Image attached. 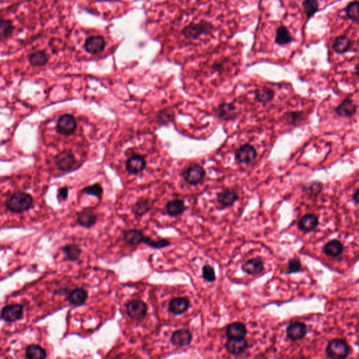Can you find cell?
I'll return each mask as SVG.
<instances>
[{"instance_id":"6da1fadb","label":"cell","mask_w":359,"mask_h":359,"mask_svg":"<svg viewBox=\"0 0 359 359\" xmlns=\"http://www.w3.org/2000/svg\"><path fill=\"white\" fill-rule=\"evenodd\" d=\"M5 205L11 213L23 214L33 207L34 199L31 194L26 192H14L7 199Z\"/></svg>"},{"instance_id":"7a4b0ae2","label":"cell","mask_w":359,"mask_h":359,"mask_svg":"<svg viewBox=\"0 0 359 359\" xmlns=\"http://www.w3.org/2000/svg\"><path fill=\"white\" fill-rule=\"evenodd\" d=\"M351 346L344 339L335 338L328 342L325 348V354L329 358L342 359L349 356Z\"/></svg>"},{"instance_id":"3957f363","label":"cell","mask_w":359,"mask_h":359,"mask_svg":"<svg viewBox=\"0 0 359 359\" xmlns=\"http://www.w3.org/2000/svg\"><path fill=\"white\" fill-rule=\"evenodd\" d=\"M257 156L258 152L256 147L251 144H245L236 151L235 159L239 164L250 165L256 161Z\"/></svg>"},{"instance_id":"277c9868","label":"cell","mask_w":359,"mask_h":359,"mask_svg":"<svg viewBox=\"0 0 359 359\" xmlns=\"http://www.w3.org/2000/svg\"><path fill=\"white\" fill-rule=\"evenodd\" d=\"M147 304L140 300L128 301L126 304V312L128 316L134 321H142L147 314Z\"/></svg>"},{"instance_id":"5b68a950","label":"cell","mask_w":359,"mask_h":359,"mask_svg":"<svg viewBox=\"0 0 359 359\" xmlns=\"http://www.w3.org/2000/svg\"><path fill=\"white\" fill-rule=\"evenodd\" d=\"M214 26L207 21H203L200 24H191L186 28L185 35L188 39L197 40L202 35L211 34L214 31Z\"/></svg>"},{"instance_id":"8992f818","label":"cell","mask_w":359,"mask_h":359,"mask_svg":"<svg viewBox=\"0 0 359 359\" xmlns=\"http://www.w3.org/2000/svg\"><path fill=\"white\" fill-rule=\"evenodd\" d=\"M24 309L21 304H9L3 308L1 311L2 319L9 323L19 321L24 318Z\"/></svg>"},{"instance_id":"52a82bcc","label":"cell","mask_w":359,"mask_h":359,"mask_svg":"<svg viewBox=\"0 0 359 359\" xmlns=\"http://www.w3.org/2000/svg\"><path fill=\"white\" fill-rule=\"evenodd\" d=\"M76 128V119L71 114H63L59 117L57 123H56V131L61 135H70L73 134Z\"/></svg>"},{"instance_id":"ba28073f","label":"cell","mask_w":359,"mask_h":359,"mask_svg":"<svg viewBox=\"0 0 359 359\" xmlns=\"http://www.w3.org/2000/svg\"><path fill=\"white\" fill-rule=\"evenodd\" d=\"M215 114L222 121H229L235 120L238 116L239 112L235 104L223 103L214 110Z\"/></svg>"},{"instance_id":"9c48e42d","label":"cell","mask_w":359,"mask_h":359,"mask_svg":"<svg viewBox=\"0 0 359 359\" xmlns=\"http://www.w3.org/2000/svg\"><path fill=\"white\" fill-rule=\"evenodd\" d=\"M54 162L61 171H70L75 166L76 159L71 151L65 150L55 156Z\"/></svg>"},{"instance_id":"30bf717a","label":"cell","mask_w":359,"mask_h":359,"mask_svg":"<svg viewBox=\"0 0 359 359\" xmlns=\"http://www.w3.org/2000/svg\"><path fill=\"white\" fill-rule=\"evenodd\" d=\"M206 176V171L203 167L198 164L187 168L183 172V177L188 184L197 186L204 181Z\"/></svg>"},{"instance_id":"8fae6325","label":"cell","mask_w":359,"mask_h":359,"mask_svg":"<svg viewBox=\"0 0 359 359\" xmlns=\"http://www.w3.org/2000/svg\"><path fill=\"white\" fill-rule=\"evenodd\" d=\"M307 325L303 322H292L286 328L287 337L292 342L303 339L307 335Z\"/></svg>"},{"instance_id":"7c38bea8","label":"cell","mask_w":359,"mask_h":359,"mask_svg":"<svg viewBox=\"0 0 359 359\" xmlns=\"http://www.w3.org/2000/svg\"><path fill=\"white\" fill-rule=\"evenodd\" d=\"M193 336L191 331L187 328H181L175 330L170 337V342L175 347H184L191 344Z\"/></svg>"},{"instance_id":"4fadbf2b","label":"cell","mask_w":359,"mask_h":359,"mask_svg":"<svg viewBox=\"0 0 359 359\" xmlns=\"http://www.w3.org/2000/svg\"><path fill=\"white\" fill-rule=\"evenodd\" d=\"M227 351L235 356H241L249 349V343L245 337L228 339L225 344Z\"/></svg>"},{"instance_id":"5bb4252c","label":"cell","mask_w":359,"mask_h":359,"mask_svg":"<svg viewBox=\"0 0 359 359\" xmlns=\"http://www.w3.org/2000/svg\"><path fill=\"white\" fill-rule=\"evenodd\" d=\"M239 200L238 193L234 189L223 190L221 193L217 195V202L219 204L220 209H225L227 208L233 207Z\"/></svg>"},{"instance_id":"9a60e30c","label":"cell","mask_w":359,"mask_h":359,"mask_svg":"<svg viewBox=\"0 0 359 359\" xmlns=\"http://www.w3.org/2000/svg\"><path fill=\"white\" fill-rule=\"evenodd\" d=\"M105 39L100 35H92L86 40L84 42V49L89 54H98L103 52L105 48Z\"/></svg>"},{"instance_id":"2e32d148","label":"cell","mask_w":359,"mask_h":359,"mask_svg":"<svg viewBox=\"0 0 359 359\" xmlns=\"http://www.w3.org/2000/svg\"><path fill=\"white\" fill-rule=\"evenodd\" d=\"M147 236L140 229H130L123 232V240L128 246H136L144 244Z\"/></svg>"},{"instance_id":"e0dca14e","label":"cell","mask_w":359,"mask_h":359,"mask_svg":"<svg viewBox=\"0 0 359 359\" xmlns=\"http://www.w3.org/2000/svg\"><path fill=\"white\" fill-rule=\"evenodd\" d=\"M77 223L83 228L89 229L96 224L98 215L89 208L82 209L77 214Z\"/></svg>"},{"instance_id":"ac0fdd59","label":"cell","mask_w":359,"mask_h":359,"mask_svg":"<svg viewBox=\"0 0 359 359\" xmlns=\"http://www.w3.org/2000/svg\"><path fill=\"white\" fill-rule=\"evenodd\" d=\"M358 105L351 98H346L335 108V112L339 117H351L356 113Z\"/></svg>"},{"instance_id":"d6986e66","label":"cell","mask_w":359,"mask_h":359,"mask_svg":"<svg viewBox=\"0 0 359 359\" xmlns=\"http://www.w3.org/2000/svg\"><path fill=\"white\" fill-rule=\"evenodd\" d=\"M190 307V300L187 297H174L168 303V311L173 315H182Z\"/></svg>"},{"instance_id":"ffe728a7","label":"cell","mask_w":359,"mask_h":359,"mask_svg":"<svg viewBox=\"0 0 359 359\" xmlns=\"http://www.w3.org/2000/svg\"><path fill=\"white\" fill-rule=\"evenodd\" d=\"M319 224V221L317 216L313 214L304 215L298 222L297 227L300 231L309 233L314 231Z\"/></svg>"},{"instance_id":"44dd1931","label":"cell","mask_w":359,"mask_h":359,"mask_svg":"<svg viewBox=\"0 0 359 359\" xmlns=\"http://www.w3.org/2000/svg\"><path fill=\"white\" fill-rule=\"evenodd\" d=\"M265 269L263 260L260 258H255L248 260L243 264V272L249 275L256 276L262 273Z\"/></svg>"},{"instance_id":"7402d4cb","label":"cell","mask_w":359,"mask_h":359,"mask_svg":"<svg viewBox=\"0 0 359 359\" xmlns=\"http://www.w3.org/2000/svg\"><path fill=\"white\" fill-rule=\"evenodd\" d=\"M146 167L145 158L141 155L132 156L126 163V168L128 173L136 175L141 173Z\"/></svg>"},{"instance_id":"603a6c76","label":"cell","mask_w":359,"mask_h":359,"mask_svg":"<svg viewBox=\"0 0 359 359\" xmlns=\"http://www.w3.org/2000/svg\"><path fill=\"white\" fill-rule=\"evenodd\" d=\"M247 333L248 330L246 325L239 321L230 323L227 327L226 332H225V335L228 339L246 337Z\"/></svg>"},{"instance_id":"cb8c5ba5","label":"cell","mask_w":359,"mask_h":359,"mask_svg":"<svg viewBox=\"0 0 359 359\" xmlns=\"http://www.w3.org/2000/svg\"><path fill=\"white\" fill-rule=\"evenodd\" d=\"M344 244L337 239L329 241L323 247V252L330 258H337L344 253Z\"/></svg>"},{"instance_id":"d4e9b609","label":"cell","mask_w":359,"mask_h":359,"mask_svg":"<svg viewBox=\"0 0 359 359\" xmlns=\"http://www.w3.org/2000/svg\"><path fill=\"white\" fill-rule=\"evenodd\" d=\"M88 297H89V294L87 290H84V288H77L68 294L67 299L70 304L78 307L85 304Z\"/></svg>"},{"instance_id":"484cf974","label":"cell","mask_w":359,"mask_h":359,"mask_svg":"<svg viewBox=\"0 0 359 359\" xmlns=\"http://www.w3.org/2000/svg\"><path fill=\"white\" fill-rule=\"evenodd\" d=\"M352 46V42L347 36L340 35L337 37L332 43V49L338 54H344L349 52Z\"/></svg>"},{"instance_id":"4316f807","label":"cell","mask_w":359,"mask_h":359,"mask_svg":"<svg viewBox=\"0 0 359 359\" xmlns=\"http://www.w3.org/2000/svg\"><path fill=\"white\" fill-rule=\"evenodd\" d=\"M186 210L184 201L175 200L170 201L166 205V212L170 217H177L181 216Z\"/></svg>"},{"instance_id":"83f0119b","label":"cell","mask_w":359,"mask_h":359,"mask_svg":"<svg viewBox=\"0 0 359 359\" xmlns=\"http://www.w3.org/2000/svg\"><path fill=\"white\" fill-rule=\"evenodd\" d=\"M28 61L32 66H45L49 62V55L45 51H37V52L32 53L28 57Z\"/></svg>"},{"instance_id":"f1b7e54d","label":"cell","mask_w":359,"mask_h":359,"mask_svg":"<svg viewBox=\"0 0 359 359\" xmlns=\"http://www.w3.org/2000/svg\"><path fill=\"white\" fill-rule=\"evenodd\" d=\"M293 42V38L286 26H281L276 31L275 42L278 45H288Z\"/></svg>"},{"instance_id":"f546056e","label":"cell","mask_w":359,"mask_h":359,"mask_svg":"<svg viewBox=\"0 0 359 359\" xmlns=\"http://www.w3.org/2000/svg\"><path fill=\"white\" fill-rule=\"evenodd\" d=\"M275 96V92L270 88L264 87L256 90L255 98L258 103L267 104L272 101Z\"/></svg>"},{"instance_id":"4dcf8cb0","label":"cell","mask_w":359,"mask_h":359,"mask_svg":"<svg viewBox=\"0 0 359 359\" xmlns=\"http://www.w3.org/2000/svg\"><path fill=\"white\" fill-rule=\"evenodd\" d=\"M63 252L66 255V259L71 262L77 261L80 259L82 250L77 244H68L62 247Z\"/></svg>"},{"instance_id":"1f68e13d","label":"cell","mask_w":359,"mask_h":359,"mask_svg":"<svg viewBox=\"0 0 359 359\" xmlns=\"http://www.w3.org/2000/svg\"><path fill=\"white\" fill-rule=\"evenodd\" d=\"M26 357L29 359H44L47 357L46 350L38 344H31L26 349Z\"/></svg>"},{"instance_id":"d6a6232c","label":"cell","mask_w":359,"mask_h":359,"mask_svg":"<svg viewBox=\"0 0 359 359\" xmlns=\"http://www.w3.org/2000/svg\"><path fill=\"white\" fill-rule=\"evenodd\" d=\"M302 192L310 197H316L323 190V184L318 181H311L302 186Z\"/></svg>"},{"instance_id":"836d02e7","label":"cell","mask_w":359,"mask_h":359,"mask_svg":"<svg viewBox=\"0 0 359 359\" xmlns=\"http://www.w3.org/2000/svg\"><path fill=\"white\" fill-rule=\"evenodd\" d=\"M14 26L12 21L0 19V42L5 41L13 34Z\"/></svg>"},{"instance_id":"e575fe53","label":"cell","mask_w":359,"mask_h":359,"mask_svg":"<svg viewBox=\"0 0 359 359\" xmlns=\"http://www.w3.org/2000/svg\"><path fill=\"white\" fill-rule=\"evenodd\" d=\"M346 17L353 22L358 24L359 21V2L358 0L351 2L345 9Z\"/></svg>"},{"instance_id":"d590c367","label":"cell","mask_w":359,"mask_h":359,"mask_svg":"<svg viewBox=\"0 0 359 359\" xmlns=\"http://www.w3.org/2000/svg\"><path fill=\"white\" fill-rule=\"evenodd\" d=\"M302 7L307 19H310L318 12L319 2L318 0H304Z\"/></svg>"},{"instance_id":"8d00e7d4","label":"cell","mask_w":359,"mask_h":359,"mask_svg":"<svg viewBox=\"0 0 359 359\" xmlns=\"http://www.w3.org/2000/svg\"><path fill=\"white\" fill-rule=\"evenodd\" d=\"M150 209L149 202L147 200H139L134 204L132 208V211L136 217H142V216L147 214Z\"/></svg>"},{"instance_id":"74e56055","label":"cell","mask_w":359,"mask_h":359,"mask_svg":"<svg viewBox=\"0 0 359 359\" xmlns=\"http://www.w3.org/2000/svg\"><path fill=\"white\" fill-rule=\"evenodd\" d=\"M144 244L146 246H149V248H152L154 249H162L164 248L168 247L169 246L171 243L166 239H159L157 240H154L150 238V237H146L145 242Z\"/></svg>"},{"instance_id":"f35d334b","label":"cell","mask_w":359,"mask_h":359,"mask_svg":"<svg viewBox=\"0 0 359 359\" xmlns=\"http://www.w3.org/2000/svg\"><path fill=\"white\" fill-rule=\"evenodd\" d=\"M302 271V263L299 258H293L288 261V269L286 272H283L285 274H297Z\"/></svg>"},{"instance_id":"ab89813d","label":"cell","mask_w":359,"mask_h":359,"mask_svg":"<svg viewBox=\"0 0 359 359\" xmlns=\"http://www.w3.org/2000/svg\"><path fill=\"white\" fill-rule=\"evenodd\" d=\"M286 121L288 124L297 125L304 120V114L302 112H290L286 114Z\"/></svg>"},{"instance_id":"60d3db41","label":"cell","mask_w":359,"mask_h":359,"mask_svg":"<svg viewBox=\"0 0 359 359\" xmlns=\"http://www.w3.org/2000/svg\"><path fill=\"white\" fill-rule=\"evenodd\" d=\"M202 277L209 283L214 282L216 280V271L210 265H205L202 267Z\"/></svg>"},{"instance_id":"b9f144b4","label":"cell","mask_w":359,"mask_h":359,"mask_svg":"<svg viewBox=\"0 0 359 359\" xmlns=\"http://www.w3.org/2000/svg\"><path fill=\"white\" fill-rule=\"evenodd\" d=\"M82 193L100 198L102 195H103V190L100 184L96 183V184L92 185V186H90L84 188V189L82 190Z\"/></svg>"},{"instance_id":"7bdbcfd3","label":"cell","mask_w":359,"mask_h":359,"mask_svg":"<svg viewBox=\"0 0 359 359\" xmlns=\"http://www.w3.org/2000/svg\"><path fill=\"white\" fill-rule=\"evenodd\" d=\"M68 193H69V190L67 187L60 188L59 193H58V197H59V200H66L68 199Z\"/></svg>"},{"instance_id":"ee69618b","label":"cell","mask_w":359,"mask_h":359,"mask_svg":"<svg viewBox=\"0 0 359 359\" xmlns=\"http://www.w3.org/2000/svg\"><path fill=\"white\" fill-rule=\"evenodd\" d=\"M224 61H220V62L215 63L213 68L215 71L221 72L224 68Z\"/></svg>"},{"instance_id":"f6af8a7d","label":"cell","mask_w":359,"mask_h":359,"mask_svg":"<svg viewBox=\"0 0 359 359\" xmlns=\"http://www.w3.org/2000/svg\"><path fill=\"white\" fill-rule=\"evenodd\" d=\"M353 200L354 201L355 203L356 204H358V190L357 189L355 193L353 195Z\"/></svg>"}]
</instances>
